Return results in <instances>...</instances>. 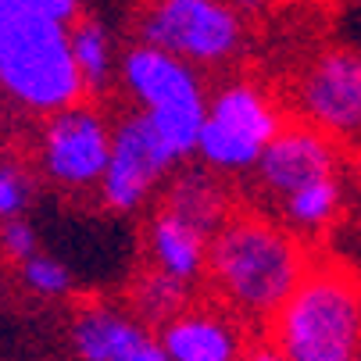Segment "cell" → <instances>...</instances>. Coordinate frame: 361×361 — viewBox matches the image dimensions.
<instances>
[{"label":"cell","mask_w":361,"mask_h":361,"mask_svg":"<svg viewBox=\"0 0 361 361\" xmlns=\"http://www.w3.org/2000/svg\"><path fill=\"white\" fill-rule=\"evenodd\" d=\"M307 269L297 233L262 215H229L208 243V279L243 322H272Z\"/></svg>","instance_id":"1"},{"label":"cell","mask_w":361,"mask_h":361,"mask_svg":"<svg viewBox=\"0 0 361 361\" xmlns=\"http://www.w3.org/2000/svg\"><path fill=\"white\" fill-rule=\"evenodd\" d=\"M0 93L32 115L79 104L86 79L72 54V22L0 11Z\"/></svg>","instance_id":"2"},{"label":"cell","mask_w":361,"mask_h":361,"mask_svg":"<svg viewBox=\"0 0 361 361\" xmlns=\"http://www.w3.org/2000/svg\"><path fill=\"white\" fill-rule=\"evenodd\" d=\"M269 326L293 361H361V290L340 269H307Z\"/></svg>","instance_id":"3"},{"label":"cell","mask_w":361,"mask_h":361,"mask_svg":"<svg viewBox=\"0 0 361 361\" xmlns=\"http://www.w3.org/2000/svg\"><path fill=\"white\" fill-rule=\"evenodd\" d=\"M279 129L283 118L262 90L250 82H229L208 100L197 158L215 172H247L257 165Z\"/></svg>","instance_id":"4"},{"label":"cell","mask_w":361,"mask_h":361,"mask_svg":"<svg viewBox=\"0 0 361 361\" xmlns=\"http://www.w3.org/2000/svg\"><path fill=\"white\" fill-rule=\"evenodd\" d=\"M140 39L193 65H222L243 43V22L222 0H154L140 22Z\"/></svg>","instance_id":"5"},{"label":"cell","mask_w":361,"mask_h":361,"mask_svg":"<svg viewBox=\"0 0 361 361\" xmlns=\"http://www.w3.org/2000/svg\"><path fill=\"white\" fill-rule=\"evenodd\" d=\"M176 165H183V161L165 147L150 115L133 111L115 126L111 161H108L104 179H100V200L118 215H133L169 179V172Z\"/></svg>","instance_id":"6"},{"label":"cell","mask_w":361,"mask_h":361,"mask_svg":"<svg viewBox=\"0 0 361 361\" xmlns=\"http://www.w3.org/2000/svg\"><path fill=\"white\" fill-rule=\"evenodd\" d=\"M111 136L115 129L93 108L72 104L47 118L39 161L50 183L61 190H100V179L111 161Z\"/></svg>","instance_id":"7"},{"label":"cell","mask_w":361,"mask_h":361,"mask_svg":"<svg viewBox=\"0 0 361 361\" xmlns=\"http://www.w3.org/2000/svg\"><path fill=\"white\" fill-rule=\"evenodd\" d=\"M300 111L340 143H361V50L336 47L300 75Z\"/></svg>","instance_id":"8"},{"label":"cell","mask_w":361,"mask_h":361,"mask_svg":"<svg viewBox=\"0 0 361 361\" xmlns=\"http://www.w3.org/2000/svg\"><path fill=\"white\" fill-rule=\"evenodd\" d=\"M254 172H257V183L283 200L286 193H293L297 186L312 179L340 176V150H336V140L315 122L283 126L276 140L265 147V154L257 158Z\"/></svg>","instance_id":"9"},{"label":"cell","mask_w":361,"mask_h":361,"mask_svg":"<svg viewBox=\"0 0 361 361\" xmlns=\"http://www.w3.org/2000/svg\"><path fill=\"white\" fill-rule=\"evenodd\" d=\"M122 82L140 104V111H172V108L208 104L204 86L193 72V61L154 43H136L126 50Z\"/></svg>","instance_id":"10"},{"label":"cell","mask_w":361,"mask_h":361,"mask_svg":"<svg viewBox=\"0 0 361 361\" xmlns=\"http://www.w3.org/2000/svg\"><path fill=\"white\" fill-rule=\"evenodd\" d=\"M72 347L79 361H172L158 333L115 307H82L72 322Z\"/></svg>","instance_id":"11"},{"label":"cell","mask_w":361,"mask_h":361,"mask_svg":"<svg viewBox=\"0 0 361 361\" xmlns=\"http://www.w3.org/2000/svg\"><path fill=\"white\" fill-rule=\"evenodd\" d=\"M172 361H240L243 333L236 319L219 312H179L158 329Z\"/></svg>","instance_id":"12"},{"label":"cell","mask_w":361,"mask_h":361,"mask_svg":"<svg viewBox=\"0 0 361 361\" xmlns=\"http://www.w3.org/2000/svg\"><path fill=\"white\" fill-rule=\"evenodd\" d=\"M208 243L212 236L200 226H193L190 219L169 208H158V215L147 226V247H150L154 265L186 283H197L204 269H208Z\"/></svg>","instance_id":"13"},{"label":"cell","mask_w":361,"mask_h":361,"mask_svg":"<svg viewBox=\"0 0 361 361\" xmlns=\"http://www.w3.org/2000/svg\"><path fill=\"white\" fill-rule=\"evenodd\" d=\"M161 208L190 219L193 226H200L208 236H215V229L233 215L229 212V197H226L222 183L215 179V169L212 165L179 172L169 183V190H165V204H161Z\"/></svg>","instance_id":"14"},{"label":"cell","mask_w":361,"mask_h":361,"mask_svg":"<svg viewBox=\"0 0 361 361\" xmlns=\"http://www.w3.org/2000/svg\"><path fill=\"white\" fill-rule=\"evenodd\" d=\"M340 204H343L340 176H322L286 193L279 200V215H283V226L293 229L297 236H319L340 215Z\"/></svg>","instance_id":"15"},{"label":"cell","mask_w":361,"mask_h":361,"mask_svg":"<svg viewBox=\"0 0 361 361\" xmlns=\"http://www.w3.org/2000/svg\"><path fill=\"white\" fill-rule=\"evenodd\" d=\"M190 286L186 279L165 272L154 265L150 272H143L136 283H133V293H129V307L133 315L147 326H165L169 319H176L179 312L190 307Z\"/></svg>","instance_id":"16"},{"label":"cell","mask_w":361,"mask_h":361,"mask_svg":"<svg viewBox=\"0 0 361 361\" xmlns=\"http://www.w3.org/2000/svg\"><path fill=\"white\" fill-rule=\"evenodd\" d=\"M72 54L86 79V90H93V93L108 90L111 72H115V54H111V36H108L104 22L90 18V15L72 18Z\"/></svg>","instance_id":"17"},{"label":"cell","mask_w":361,"mask_h":361,"mask_svg":"<svg viewBox=\"0 0 361 361\" xmlns=\"http://www.w3.org/2000/svg\"><path fill=\"white\" fill-rule=\"evenodd\" d=\"M22 279L39 297H65L75 283L72 269L61 262V257H50V254H39V250L22 262Z\"/></svg>","instance_id":"18"},{"label":"cell","mask_w":361,"mask_h":361,"mask_svg":"<svg viewBox=\"0 0 361 361\" xmlns=\"http://www.w3.org/2000/svg\"><path fill=\"white\" fill-rule=\"evenodd\" d=\"M29 197H32L29 176L18 165L4 161V165H0V222H4V219H18L29 208Z\"/></svg>","instance_id":"19"},{"label":"cell","mask_w":361,"mask_h":361,"mask_svg":"<svg viewBox=\"0 0 361 361\" xmlns=\"http://www.w3.org/2000/svg\"><path fill=\"white\" fill-rule=\"evenodd\" d=\"M0 250H4L8 257H15V262H25V257H32L39 250L36 229L22 215L18 219H4V226H0Z\"/></svg>","instance_id":"20"},{"label":"cell","mask_w":361,"mask_h":361,"mask_svg":"<svg viewBox=\"0 0 361 361\" xmlns=\"http://www.w3.org/2000/svg\"><path fill=\"white\" fill-rule=\"evenodd\" d=\"M0 11H32V15L72 22L82 11V0H0Z\"/></svg>","instance_id":"21"},{"label":"cell","mask_w":361,"mask_h":361,"mask_svg":"<svg viewBox=\"0 0 361 361\" xmlns=\"http://www.w3.org/2000/svg\"><path fill=\"white\" fill-rule=\"evenodd\" d=\"M240 361H293L276 340H257V343H250L247 350H243V357Z\"/></svg>","instance_id":"22"},{"label":"cell","mask_w":361,"mask_h":361,"mask_svg":"<svg viewBox=\"0 0 361 361\" xmlns=\"http://www.w3.org/2000/svg\"><path fill=\"white\" fill-rule=\"evenodd\" d=\"M257 4H262V0H236V8H243V11H254Z\"/></svg>","instance_id":"23"},{"label":"cell","mask_w":361,"mask_h":361,"mask_svg":"<svg viewBox=\"0 0 361 361\" xmlns=\"http://www.w3.org/2000/svg\"><path fill=\"white\" fill-rule=\"evenodd\" d=\"M354 233H357V243H361V215H357V226H354Z\"/></svg>","instance_id":"24"}]
</instances>
